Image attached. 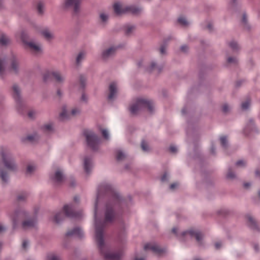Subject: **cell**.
I'll use <instances>...</instances> for the list:
<instances>
[{"label":"cell","mask_w":260,"mask_h":260,"mask_svg":"<svg viewBox=\"0 0 260 260\" xmlns=\"http://www.w3.org/2000/svg\"><path fill=\"white\" fill-rule=\"evenodd\" d=\"M84 136L88 146L93 150H97L99 147V140L93 132L87 130L84 132Z\"/></svg>","instance_id":"6da1fadb"},{"label":"cell","mask_w":260,"mask_h":260,"mask_svg":"<svg viewBox=\"0 0 260 260\" xmlns=\"http://www.w3.org/2000/svg\"><path fill=\"white\" fill-rule=\"evenodd\" d=\"M1 155L4 164L7 166V167L11 170H14L15 168V164L14 162L13 159L12 158L11 154L7 150L2 148L1 149Z\"/></svg>","instance_id":"7a4b0ae2"},{"label":"cell","mask_w":260,"mask_h":260,"mask_svg":"<svg viewBox=\"0 0 260 260\" xmlns=\"http://www.w3.org/2000/svg\"><path fill=\"white\" fill-rule=\"evenodd\" d=\"M25 43L28 46V47L29 48V49L33 50L35 52H39L41 51V48L36 43L32 42H25Z\"/></svg>","instance_id":"3957f363"},{"label":"cell","mask_w":260,"mask_h":260,"mask_svg":"<svg viewBox=\"0 0 260 260\" xmlns=\"http://www.w3.org/2000/svg\"><path fill=\"white\" fill-rule=\"evenodd\" d=\"M116 91V86L114 84H112L110 87V91H109V99H113V97L115 95Z\"/></svg>","instance_id":"277c9868"},{"label":"cell","mask_w":260,"mask_h":260,"mask_svg":"<svg viewBox=\"0 0 260 260\" xmlns=\"http://www.w3.org/2000/svg\"><path fill=\"white\" fill-rule=\"evenodd\" d=\"M9 40L7 36L5 35H2L1 38V44L3 46H6L9 44Z\"/></svg>","instance_id":"5b68a950"},{"label":"cell","mask_w":260,"mask_h":260,"mask_svg":"<svg viewBox=\"0 0 260 260\" xmlns=\"http://www.w3.org/2000/svg\"><path fill=\"white\" fill-rule=\"evenodd\" d=\"M37 10L39 13L41 14H42L44 13V5H43V3H39L38 4Z\"/></svg>","instance_id":"8992f818"},{"label":"cell","mask_w":260,"mask_h":260,"mask_svg":"<svg viewBox=\"0 0 260 260\" xmlns=\"http://www.w3.org/2000/svg\"><path fill=\"white\" fill-rule=\"evenodd\" d=\"M74 1L75 0H66L65 3L64 4L65 8H68L72 6V5L73 4V2H74Z\"/></svg>","instance_id":"52a82bcc"},{"label":"cell","mask_w":260,"mask_h":260,"mask_svg":"<svg viewBox=\"0 0 260 260\" xmlns=\"http://www.w3.org/2000/svg\"><path fill=\"white\" fill-rule=\"evenodd\" d=\"M80 0H77V1L75 3L74 7V13H76L78 11L79 7H80Z\"/></svg>","instance_id":"ba28073f"},{"label":"cell","mask_w":260,"mask_h":260,"mask_svg":"<svg viewBox=\"0 0 260 260\" xmlns=\"http://www.w3.org/2000/svg\"><path fill=\"white\" fill-rule=\"evenodd\" d=\"M83 57H84V53H83V52H80L78 54V57H77V59H76V63H77L78 64V63H80V61H82V59H83Z\"/></svg>","instance_id":"9c48e42d"}]
</instances>
